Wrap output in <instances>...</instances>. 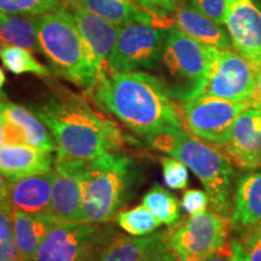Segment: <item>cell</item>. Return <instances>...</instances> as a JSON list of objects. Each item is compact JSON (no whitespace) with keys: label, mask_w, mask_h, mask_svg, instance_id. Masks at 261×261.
Here are the masks:
<instances>
[{"label":"cell","mask_w":261,"mask_h":261,"mask_svg":"<svg viewBox=\"0 0 261 261\" xmlns=\"http://www.w3.org/2000/svg\"><path fill=\"white\" fill-rule=\"evenodd\" d=\"M11 220L21 260L34 261L42 240L55 224L54 220L47 213L32 214L18 210H12Z\"/></svg>","instance_id":"7402d4cb"},{"label":"cell","mask_w":261,"mask_h":261,"mask_svg":"<svg viewBox=\"0 0 261 261\" xmlns=\"http://www.w3.org/2000/svg\"><path fill=\"white\" fill-rule=\"evenodd\" d=\"M173 2H174V4L177 5V8L178 6H181V5H185V4H189V0H173Z\"/></svg>","instance_id":"7bdbcfd3"},{"label":"cell","mask_w":261,"mask_h":261,"mask_svg":"<svg viewBox=\"0 0 261 261\" xmlns=\"http://www.w3.org/2000/svg\"><path fill=\"white\" fill-rule=\"evenodd\" d=\"M115 221L130 236H146L158 230L162 224L144 204L128 211H120L115 215Z\"/></svg>","instance_id":"4316f807"},{"label":"cell","mask_w":261,"mask_h":261,"mask_svg":"<svg viewBox=\"0 0 261 261\" xmlns=\"http://www.w3.org/2000/svg\"><path fill=\"white\" fill-rule=\"evenodd\" d=\"M4 100H5V94L3 92H0V104L4 102Z\"/></svg>","instance_id":"f6af8a7d"},{"label":"cell","mask_w":261,"mask_h":261,"mask_svg":"<svg viewBox=\"0 0 261 261\" xmlns=\"http://www.w3.org/2000/svg\"><path fill=\"white\" fill-rule=\"evenodd\" d=\"M174 261H200L196 257H188V256H181V255H177Z\"/></svg>","instance_id":"ab89813d"},{"label":"cell","mask_w":261,"mask_h":261,"mask_svg":"<svg viewBox=\"0 0 261 261\" xmlns=\"http://www.w3.org/2000/svg\"><path fill=\"white\" fill-rule=\"evenodd\" d=\"M257 224H261V169L238 175L231 213V226L237 231Z\"/></svg>","instance_id":"ac0fdd59"},{"label":"cell","mask_w":261,"mask_h":261,"mask_svg":"<svg viewBox=\"0 0 261 261\" xmlns=\"http://www.w3.org/2000/svg\"><path fill=\"white\" fill-rule=\"evenodd\" d=\"M130 2H135V3H136V0H130ZM138 5H139V4H138Z\"/></svg>","instance_id":"7dc6e473"},{"label":"cell","mask_w":261,"mask_h":261,"mask_svg":"<svg viewBox=\"0 0 261 261\" xmlns=\"http://www.w3.org/2000/svg\"><path fill=\"white\" fill-rule=\"evenodd\" d=\"M62 6L61 0H0V12L10 15L41 16Z\"/></svg>","instance_id":"83f0119b"},{"label":"cell","mask_w":261,"mask_h":261,"mask_svg":"<svg viewBox=\"0 0 261 261\" xmlns=\"http://www.w3.org/2000/svg\"><path fill=\"white\" fill-rule=\"evenodd\" d=\"M28 144L5 143L0 146V173L10 181L52 171L56 158Z\"/></svg>","instance_id":"e0dca14e"},{"label":"cell","mask_w":261,"mask_h":261,"mask_svg":"<svg viewBox=\"0 0 261 261\" xmlns=\"http://www.w3.org/2000/svg\"><path fill=\"white\" fill-rule=\"evenodd\" d=\"M136 3L160 16H171L177 9L173 0H136Z\"/></svg>","instance_id":"836d02e7"},{"label":"cell","mask_w":261,"mask_h":261,"mask_svg":"<svg viewBox=\"0 0 261 261\" xmlns=\"http://www.w3.org/2000/svg\"><path fill=\"white\" fill-rule=\"evenodd\" d=\"M215 51V47L195 40L177 27L168 29L161 63L173 98L187 102L203 93Z\"/></svg>","instance_id":"8992f818"},{"label":"cell","mask_w":261,"mask_h":261,"mask_svg":"<svg viewBox=\"0 0 261 261\" xmlns=\"http://www.w3.org/2000/svg\"><path fill=\"white\" fill-rule=\"evenodd\" d=\"M225 25L234 51L261 69V10L254 0H225Z\"/></svg>","instance_id":"7c38bea8"},{"label":"cell","mask_w":261,"mask_h":261,"mask_svg":"<svg viewBox=\"0 0 261 261\" xmlns=\"http://www.w3.org/2000/svg\"><path fill=\"white\" fill-rule=\"evenodd\" d=\"M135 177L130 159L119 151L85 160L83 205L77 221L104 224L115 218L130 196Z\"/></svg>","instance_id":"5b68a950"},{"label":"cell","mask_w":261,"mask_h":261,"mask_svg":"<svg viewBox=\"0 0 261 261\" xmlns=\"http://www.w3.org/2000/svg\"><path fill=\"white\" fill-rule=\"evenodd\" d=\"M38 34L41 52L62 79L91 91L106 76L65 4L39 16Z\"/></svg>","instance_id":"277c9868"},{"label":"cell","mask_w":261,"mask_h":261,"mask_svg":"<svg viewBox=\"0 0 261 261\" xmlns=\"http://www.w3.org/2000/svg\"><path fill=\"white\" fill-rule=\"evenodd\" d=\"M97 255H98V253H97V254H93V255H90V256L84 257V259H81V260H79V261H96Z\"/></svg>","instance_id":"b9f144b4"},{"label":"cell","mask_w":261,"mask_h":261,"mask_svg":"<svg viewBox=\"0 0 261 261\" xmlns=\"http://www.w3.org/2000/svg\"><path fill=\"white\" fill-rule=\"evenodd\" d=\"M230 218L211 210L191 215L168 230V244L178 255L202 260L228 241Z\"/></svg>","instance_id":"30bf717a"},{"label":"cell","mask_w":261,"mask_h":261,"mask_svg":"<svg viewBox=\"0 0 261 261\" xmlns=\"http://www.w3.org/2000/svg\"><path fill=\"white\" fill-rule=\"evenodd\" d=\"M256 125H257V128L261 130V113L259 114V116H257L256 119Z\"/></svg>","instance_id":"ee69618b"},{"label":"cell","mask_w":261,"mask_h":261,"mask_svg":"<svg viewBox=\"0 0 261 261\" xmlns=\"http://www.w3.org/2000/svg\"><path fill=\"white\" fill-rule=\"evenodd\" d=\"M85 160L56 159L52 196L47 214L54 223L77 221L83 205V175Z\"/></svg>","instance_id":"4fadbf2b"},{"label":"cell","mask_w":261,"mask_h":261,"mask_svg":"<svg viewBox=\"0 0 261 261\" xmlns=\"http://www.w3.org/2000/svg\"><path fill=\"white\" fill-rule=\"evenodd\" d=\"M65 2H69V0H64V3H65Z\"/></svg>","instance_id":"c3c4849f"},{"label":"cell","mask_w":261,"mask_h":261,"mask_svg":"<svg viewBox=\"0 0 261 261\" xmlns=\"http://www.w3.org/2000/svg\"><path fill=\"white\" fill-rule=\"evenodd\" d=\"M173 18L174 27L195 40L219 50L231 48L232 42L228 33L191 4L178 6L173 14Z\"/></svg>","instance_id":"ffe728a7"},{"label":"cell","mask_w":261,"mask_h":261,"mask_svg":"<svg viewBox=\"0 0 261 261\" xmlns=\"http://www.w3.org/2000/svg\"><path fill=\"white\" fill-rule=\"evenodd\" d=\"M256 70L237 51L217 48L202 94L250 104L255 93Z\"/></svg>","instance_id":"8fae6325"},{"label":"cell","mask_w":261,"mask_h":261,"mask_svg":"<svg viewBox=\"0 0 261 261\" xmlns=\"http://www.w3.org/2000/svg\"><path fill=\"white\" fill-rule=\"evenodd\" d=\"M33 52L17 46L0 47V61L6 70L12 74L21 75L31 73L39 76H48L51 71L46 65L40 63L33 56Z\"/></svg>","instance_id":"484cf974"},{"label":"cell","mask_w":261,"mask_h":261,"mask_svg":"<svg viewBox=\"0 0 261 261\" xmlns=\"http://www.w3.org/2000/svg\"><path fill=\"white\" fill-rule=\"evenodd\" d=\"M241 242L252 261H261V224L240 231Z\"/></svg>","instance_id":"4dcf8cb0"},{"label":"cell","mask_w":261,"mask_h":261,"mask_svg":"<svg viewBox=\"0 0 261 261\" xmlns=\"http://www.w3.org/2000/svg\"><path fill=\"white\" fill-rule=\"evenodd\" d=\"M191 5L215 23L225 24V0H190Z\"/></svg>","instance_id":"1f68e13d"},{"label":"cell","mask_w":261,"mask_h":261,"mask_svg":"<svg viewBox=\"0 0 261 261\" xmlns=\"http://www.w3.org/2000/svg\"><path fill=\"white\" fill-rule=\"evenodd\" d=\"M6 143V137H5V126H4V120H3L2 115H0V146Z\"/></svg>","instance_id":"f35d334b"},{"label":"cell","mask_w":261,"mask_h":261,"mask_svg":"<svg viewBox=\"0 0 261 261\" xmlns=\"http://www.w3.org/2000/svg\"><path fill=\"white\" fill-rule=\"evenodd\" d=\"M10 185L11 181L9 179H6L4 175L0 173V207L2 208H8L11 210V205L9 202V194H10Z\"/></svg>","instance_id":"8d00e7d4"},{"label":"cell","mask_w":261,"mask_h":261,"mask_svg":"<svg viewBox=\"0 0 261 261\" xmlns=\"http://www.w3.org/2000/svg\"><path fill=\"white\" fill-rule=\"evenodd\" d=\"M250 108H254L261 113V69L256 71L255 93H254L252 102H250Z\"/></svg>","instance_id":"74e56055"},{"label":"cell","mask_w":261,"mask_h":261,"mask_svg":"<svg viewBox=\"0 0 261 261\" xmlns=\"http://www.w3.org/2000/svg\"><path fill=\"white\" fill-rule=\"evenodd\" d=\"M54 171L11 181L9 202L12 210L32 214L47 213L52 196Z\"/></svg>","instance_id":"d6986e66"},{"label":"cell","mask_w":261,"mask_h":261,"mask_svg":"<svg viewBox=\"0 0 261 261\" xmlns=\"http://www.w3.org/2000/svg\"><path fill=\"white\" fill-rule=\"evenodd\" d=\"M56 143V159L90 160L117 152L125 138L109 117L85 98L64 91L34 109Z\"/></svg>","instance_id":"7a4b0ae2"},{"label":"cell","mask_w":261,"mask_h":261,"mask_svg":"<svg viewBox=\"0 0 261 261\" xmlns=\"http://www.w3.org/2000/svg\"><path fill=\"white\" fill-rule=\"evenodd\" d=\"M231 249H232V261H252L248 255L246 248L241 240L237 238H231L230 240Z\"/></svg>","instance_id":"d590c367"},{"label":"cell","mask_w":261,"mask_h":261,"mask_svg":"<svg viewBox=\"0 0 261 261\" xmlns=\"http://www.w3.org/2000/svg\"><path fill=\"white\" fill-rule=\"evenodd\" d=\"M210 205V197L205 191L198 189H190L184 192L181 198L182 210L190 215L203 213Z\"/></svg>","instance_id":"f546056e"},{"label":"cell","mask_w":261,"mask_h":261,"mask_svg":"<svg viewBox=\"0 0 261 261\" xmlns=\"http://www.w3.org/2000/svg\"><path fill=\"white\" fill-rule=\"evenodd\" d=\"M65 5L87 10L117 25L142 23L156 28L171 29L174 27L172 16H160L130 0H69Z\"/></svg>","instance_id":"9a60e30c"},{"label":"cell","mask_w":261,"mask_h":261,"mask_svg":"<svg viewBox=\"0 0 261 261\" xmlns=\"http://www.w3.org/2000/svg\"><path fill=\"white\" fill-rule=\"evenodd\" d=\"M178 254L168 244V234L140 261H174Z\"/></svg>","instance_id":"d6a6232c"},{"label":"cell","mask_w":261,"mask_h":261,"mask_svg":"<svg viewBox=\"0 0 261 261\" xmlns=\"http://www.w3.org/2000/svg\"><path fill=\"white\" fill-rule=\"evenodd\" d=\"M165 184L173 190H184L189 184L188 166L177 158H161Z\"/></svg>","instance_id":"f1b7e54d"},{"label":"cell","mask_w":261,"mask_h":261,"mask_svg":"<svg viewBox=\"0 0 261 261\" xmlns=\"http://www.w3.org/2000/svg\"><path fill=\"white\" fill-rule=\"evenodd\" d=\"M0 115L4 121L14 126L21 133L25 144L42 151H56V143L50 130L35 112L4 100L0 104Z\"/></svg>","instance_id":"44dd1931"},{"label":"cell","mask_w":261,"mask_h":261,"mask_svg":"<svg viewBox=\"0 0 261 261\" xmlns=\"http://www.w3.org/2000/svg\"><path fill=\"white\" fill-rule=\"evenodd\" d=\"M5 80H6V77H5L4 70H3L2 68H0V92H2L3 86H4V84H5Z\"/></svg>","instance_id":"60d3db41"},{"label":"cell","mask_w":261,"mask_h":261,"mask_svg":"<svg viewBox=\"0 0 261 261\" xmlns=\"http://www.w3.org/2000/svg\"><path fill=\"white\" fill-rule=\"evenodd\" d=\"M250 104L234 103L207 94L182 103L181 116L188 129L198 139L223 148L230 139L237 117Z\"/></svg>","instance_id":"ba28073f"},{"label":"cell","mask_w":261,"mask_h":261,"mask_svg":"<svg viewBox=\"0 0 261 261\" xmlns=\"http://www.w3.org/2000/svg\"><path fill=\"white\" fill-rule=\"evenodd\" d=\"M113 232L114 227L107 223H55L42 240L34 261H79L99 253Z\"/></svg>","instance_id":"52a82bcc"},{"label":"cell","mask_w":261,"mask_h":261,"mask_svg":"<svg viewBox=\"0 0 261 261\" xmlns=\"http://www.w3.org/2000/svg\"><path fill=\"white\" fill-rule=\"evenodd\" d=\"M200 261H232V249H231L230 240L219 249Z\"/></svg>","instance_id":"e575fe53"},{"label":"cell","mask_w":261,"mask_h":261,"mask_svg":"<svg viewBox=\"0 0 261 261\" xmlns=\"http://www.w3.org/2000/svg\"><path fill=\"white\" fill-rule=\"evenodd\" d=\"M143 204L161 223L168 226H174L181 219L180 205L177 197L158 182L144 195Z\"/></svg>","instance_id":"d4e9b609"},{"label":"cell","mask_w":261,"mask_h":261,"mask_svg":"<svg viewBox=\"0 0 261 261\" xmlns=\"http://www.w3.org/2000/svg\"><path fill=\"white\" fill-rule=\"evenodd\" d=\"M0 261H14V260H10V259H6V257L0 256Z\"/></svg>","instance_id":"bcb514c9"},{"label":"cell","mask_w":261,"mask_h":261,"mask_svg":"<svg viewBox=\"0 0 261 261\" xmlns=\"http://www.w3.org/2000/svg\"><path fill=\"white\" fill-rule=\"evenodd\" d=\"M166 29L130 23L122 25L109 60L108 75L155 69L161 62Z\"/></svg>","instance_id":"9c48e42d"},{"label":"cell","mask_w":261,"mask_h":261,"mask_svg":"<svg viewBox=\"0 0 261 261\" xmlns=\"http://www.w3.org/2000/svg\"><path fill=\"white\" fill-rule=\"evenodd\" d=\"M73 15L75 24L83 35L84 40L92 51L98 65L106 75H108V60L119 38L121 25L107 21L99 16L76 8V6L65 5Z\"/></svg>","instance_id":"2e32d148"},{"label":"cell","mask_w":261,"mask_h":261,"mask_svg":"<svg viewBox=\"0 0 261 261\" xmlns=\"http://www.w3.org/2000/svg\"><path fill=\"white\" fill-rule=\"evenodd\" d=\"M144 140L151 149L184 162L203 184L212 210L231 219L238 174L223 150L197 139L182 126L163 130Z\"/></svg>","instance_id":"3957f363"},{"label":"cell","mask_w":261,"mask_h":261,"mask_svg":"<svg viewBox=\"0 0 261 261\" xmlns=\"http://www.w3.org/2000/svg\"><path fill=\"white\" fill-rule=\"evenodd\" d=\"M90 92L98 107L144 139L182 126L165 80L146 71L106 75Z\"/></svg>","instance_id":"6da1fadb"},{"label":"cell","mask_w":261,"mask_h":261,"mask_svg":"<svg viewBox=\"0 0 261 261\" xmlns=\"http://www.w3.org/2000/svg\"><path fill=\"white\" fill-rule=\"evenodd\" d=\"M39 16L10 15L0 12V47L17 46L40 54L38 34Z\"/></svg>","instance_id":"cb8c5ba5"},{"label":"cell","mask_w":261,"mask_h":261,"mask_svg":"<svg viewBox=\"0 0 261 261\" xmlns=\"http://www.w3.org/2000/svg\"><path fill=\"white\" fill-rule=\"evenodd\" d=\"M259 114V110L250 107L244 110L233 123L227 144L223 146V151L238 171L260 168L261 130L256 125Z\"/></svg>","instance_id":"5bb4252c"},{"label":"cell","mask_w":261,"mask_h":261,"mask_svg":"<svg viewBox=\"0 0 261 261\" xmlns=\"http://www.w3.org/2000/svg\"><path fill=\"white\" fill-rule=\"evenodd\" d=\"M167 231L146 236H123L115 233L104 243L96 261H140L150 250L165 240Z\"/></svg>","instance_id":"603a6c76"}]
</instances>
